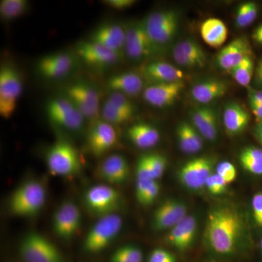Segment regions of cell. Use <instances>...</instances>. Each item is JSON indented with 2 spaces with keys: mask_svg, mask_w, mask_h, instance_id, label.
Segmentation results:
<instances>
[{
  "mask_svg": "<svg viewBox=\"0 0 262 262\" xmlns=\"http://www.w3.org/2000/svg\"><path fill=\"white\" fill-rule=\"evenodd\" d=\"M244 231V222L239 212L230 206L215 207L208 214L205 237L213 252L229 256L241 245Z\"/></svg>",
  "mask_w": 262,
  "mask_h": 262,
  "instance_id": "obj_1",
  "label": "cell"
},
{
  "mask_svg": "<svg viewBox=\"0 0 262 262\" xmlns=\"http://www.w3.org/2000/svg\"><path fill=\"white\" fill-rule=\"evenodd\" d=\"M47 191L44 184L38 180H29L19 186L10 199L12 214L20 217L37 215L46 204Z\"/></svg>",
  "mask_w": 262,
  "mask_h": 262,
  "instance_id": "obj_2",
  "label": "cell"
},
{
  "mask_svg": "<svg viewBox=\"0 0 262 262\" xmlns=\"http://www.w3.org/2000/svg\"><path fill=\"white\" fill-rule=\"evenodd\" d=\"M46 160L50 173L58 177H72L82 168L78 150L65 139L56 141L48 148Z\"/></svg>",
  "mask_w": 262,
  "mask_h": 262,
  "instance_id": "obj_3",
  "label": "cell"
},
{
  "mask_svg": "<svg viewBox=\"0 0 262 262\" xmlns=\"http://www.w3.org/2000/svg\"><path fill=\"white\" fill-rule=\"evenodd\" d=\"M179 21L180 15L173 9L153 12L144 19L148 35L160 50L173 40L178 30Z\"/></svg>",
  "mask_w": 262,
  "mask_h": 262,
  "instance_id": "obj_4",
  "label": "cell"
},
{
  "mask_svg": "<svg viewBox=\"0 0 262 262\" xmlns=\"http://www.w3.org/2000/svg\"><path fill=\"white\" fill-rule=\"evenodd\" d=\"M46 110L48 120L55 126L73 133L83 129L85 117L65 96L51 98Z\"/></svg>",
  "mask_w": 262,
  "mask_h": 262,
  "instance_id": "obj_5",
  "label": "cell"
},
{
  "mask_svg": "<svg viewBox=\"0 0 262 262\" xmlns=\"http://www.w3.org/2000/svg\"><path fill=\"white\" fill-rule=\"evenodd\" d=\"M23 91V80L14 66L4 64L0 70V115L5 120L13 116Z\"/></svg>",
  "mask_w": 262,
  "mask_h": 262,
  "instance_id": "obj_6",
  "label": "cell"
},
{
  "mask_svg": "<svg viewBox=\"0 0 262 262\" xmlns=\"http://www.w3.org/2000/svg\"><path fill=\"white\" fill-rule=\"evenodd\" d=\"M122 227V219L117 213L98 219L84 239V251L96 253L106 249L116 238Z\"/></svg>",
  "mask_w": 262,
  "mask_h": 262,
  "instance_id": "obj_7",
  "label": "cell"
},
{
  "mask_svg": "<svg viewBox=\"0 0 262 262\" xmlns=\"http://www.w3.org/2000/svg\"><path fill=\"white\" fill-rule=\"evenodd\" d=\"M84 205L90 213L98 219L117 213L122 204L121 194L107 184H98L88 189Z\"/></svg>",
  "mask_w": 262,
  "mask_h": 262,
  "instance_id": "obj_8",
  "label": "cell"
},
{
  "mask_svg": "<svg viewBox=\"0 0 262 262\" xmlns=\"http://www.w3.org/2000/svg\"><path fill=\"white\" fill-rule=\"evenodd\" d=\"M66 97L74 103L86 120H98L101 113L99 94L94 85L84 80H77L64 89Z\"/></svg>",
  "mask_w": 262,
  "mask_h": 262,
  "instance_id": "obj_9",
  "label": "cell"
},
{
  "mask_svg": "<svg viewBox=\"0 0 262 262\" xmlns=\"http://www.w3.org/2000/svg\"><path fill=\"white\" fill-rule=\"evenodd\" d=\"M125 53L133 61H140L158 53L159 48L153 43L144 27V20H136L125 25Z\"/></svg>",
  "mask_w": 262,
  "mask_h": 262,
  "instance_id": "obj_10",
  "label": "cell"
},
{
  "mask_svg": "<svg viewBox=\"0 0 262 262\" xmlns=\"http://www.w3.org/2000/svg\"><path fill=\"white\" fill-rule=\"evenodd\" d=\"M66 51L46 55L37 61L38 75L45 80H62L73 73L78 66V57Z\"/></svg>",
  "mask_w": 262,
  "mask_h": 262,
  "instance_id": "obj_11",
  "label": "cell"
},
{
  "mask_svg": "<svg viewBox=\"0 0 262 262\" xmlns=\"http://www.w3.org/2000/svg\"><path fill=\"white\" fill-rule=\"evenodd\" d=\"M20 253L25 262H63L61 253L42 234L32 232L22 239Z\"/></svg>",
  "mask_w": 262,
  "mask_h": 262,
  "instance_id": "obj_12",
  "label": "cell"
},
{
  "mask_svg": "<svg viewBox=\"0 0 262 262\" xmlns=\"http://www.w3.org/2000/svg\"><path fill=\"white\" fill-rule=\"evenodd\" d=\"M215 160L210 157H199L189 160L179 169L181 183L192 190L206 187L207 180L213 173Z\"/></svg>",
  "mask_w": 262,
  "mask_h": 262,
  "instance_id": "obj_13",
  "label": "cell"
},
{
  "mask_svg": "<svg viewBox=\"0 0 262 262\" xmlns=\"http://www.w3.org/2000/svg\"><path fill=\"white\" fill-rule=\"evenodd\" d=\"M116 129L114 125L98 119L92 122L87 136V145L91 154L96 158L106 154L117 144Z\"/></svg>",
  "mask_w": 262,
  "mask_h": 262,
  "instance_id": "obj_14",
  "label": "cell"
},
{
  "mask_svg": "<svg viewBox=\"0 0 262 262\" xmlns=\"http://www.w3.org/2000/svg\"><path fill=\"white\" fill-rule=\"evenodd\" d=\"M82 223V215L79 207L72 201H65L57 208L53 219L54 232L61 239L75 237Z\"/></svg>",
  "mask_w": 262,
  "mask_h": 262,
  "instance_id": "obj_15",
  "label": "cell"
},
{
  "mask_svg": "<svg viewBox=\"0 0 262 262\" xmlns=\"http://www.w3.org/2000/svg\"><path fill=\"white\" fill-rule=\"evenodd\" d=\"M75 51L76 55L84 63L101 70L116 64L121 58L115 52L91 40L77 43Z\"/></svg>",
  "mask_w": 262,
  "mask_h": 262,
  "instance_id": "obj_16",
  "label": "cell"
},
{
  "mask_svg": "<svg viewBox=\"0 0 262 262\" xmlns=\"http://www.w3.org/2000/svg\"><path fill=\"white\" fill-rule=\"evenodd\" d=\"M184 88V81L151 84L143 91V98L155 107H167L178 99Z\"/></svg>",
  "mask_w": 262,
  "mask_h": 262,
  "instance_id": "obj_17",
  "label": "cell"
},
{
  "mask_svg": "<svg viewBox=\"0 0 262 262\" xmlns=\"http://www.w3.org/2000/svg\"><path fill=\"white\" fill-rule=\"evenodd\" d=\"M252 56V48L247 38L239 37L220 50L215 61L219 68L229 72L246 58Z\"/></svg>",
  "mask_w": 262,
  "mask_h": 262,
  "instance_id": "obj_18",
  "label": "cell"
},
{
  "mask_svg": "<svg viewBox=\"0 0 262 262\" xmlns=\"http://www.w3.org/2000/svg\"><path fill=\"white\" fill-rule=\"evenodd\" d=\"M186 216H187V207L185 204L176 200H167L155 211L153 228L157 231L171 229Z\"/></svg>",
  "mask_w": 262,
  "mask_h": 262,
  "instance_id": "obj_19",
  "label": "cell"
},
{
  "mask_svg": "<svg viewBox=\"0 0 262 262\" xmlns=\"http://www.w3.org/2000/svg\"><path fill=\"white\" fill-rule=\"evenodd\" d=\"M125 26L107 23L98 27L91 34L90 40L101 45L122 56L125 53Z\"/></svg>",
  "mask_w": 262,
  "mask_h": 262,
  "instance_id": "obj_20",
  "label": "cell"
},
{
  "mask_svg": "<svg viewBox=\"0 0 262 262\" xmlns=\"http://www.w3.org/2000/svg\"><path fill=\"white\" fill-rule=\"evenodd\" d=\"M192 125L203 136L209 141L218 139V115L215 108L202 105L192 108L190 113Z\"/></svg>",
  "mask_w": 262,
  "mask_h": 262,
  "instance_id": "obj_21",
  "label": "cell"
},
{
  "mask_svg": "<svg viewBox=\"0 0 262 262\" xmlns=\"http://www.w3.org/2000/svg\"><path fill=\"white\" fill-rule=\"evenodd\" d=\"M99 174L108 184L120 185L128 179L130 167L125 157L113 154L103 160L99 167Z\"/></svg>",
  "mask_w": 262,
  "mask_h": 262,
  "instance_id": "obj_22",
  "label": "cell"
},
{
  "mask_svg": "<svg viewBox=\"0 0 262 262\" xmlns=\"http://www.w3.org/2000/svg\"><path fill=\"white\" fill-rule=\"evenodd\" d=\"M106 85L110 93H119L129 98L138 96L144 91L143 77L134 72L114 75L108 79Z\"/></svg>",
  "mask_w": 262,
  "mask_h": 262,
  "instance_id": "obj_23",
  "label": "cell"
},
{
  "mask_svg": "<svg viewBox=\"0 0 262 262\" xmlns=\"http://www.w3.org/2000/svg\"><path fill=\"white\" fill-rule=\"evenodd\" d=\"M144 77L151 84L184 81L183 71L175 66L162 61H154L146 63L143 70Z\"/></svg>",
  "mask_w": 262,
  "mask_h": 262,
  "instance_id": "obj_24",
  "label": "cell"
},
{
  "mask_svg": "<svg viewBox=\"0 0 262 262\" xmlns=\"http://www.w3.org/2000/svg\"><path fill=\"white\" fill-rule=\"evenodd\" d=\"M198 223L192 215H187L171 229L168 235L169 244L180 251H185L192 246Z\"/></svg>",
  "mask_w": 262,
  "mask_h": 262,
  "instance_id": "obj_25",
  "label": "cell"
},
{
  "mask_svg": "<svg viewBox=\"0 0 262 262\" xmlns=\"http://www.w3.org/2000/svg\"><path fill=\"white\" fill-rule=\"evenodd\" d=\"M228 90V84L225 81L210 79L194 84L191 90V96L200 104L207 105L223 97Z\"/></svg>",
  "mask_w": 262,
  "mask_h": 262,
  "instance_id": "obj_26",
  "label": "cell"
},
{
  "mask_svg": "<svg viewBox=\"0 0 262 262\" xmlns=\"http://www.w3.org/2000/svg\"><path fill=\"white\" fill-rule=\"evenodd\" d=\"M250 120V114L239 103H229L224 110V126L229 136H238L244 133Z\"/></svg>",
  "mask_w": 262,
  "mask_h": 262,
  "instance_id": "obj_27",
  "label": "cell"
},
{
  "mask_svg": "<svg viewBox=\"0 0 262 262\" xmlns=\"http://www.w3.org/2000/svg\"><path fill=\"white\" fill-rule=\"evenodd\" d=\"M127 134L133 144L141 149L154 147L160 139L159 130L146 122H139L131 125L127 129Z\"/></svg>",
  "mask_w": 262,
  "mask_h": 262,
  "instance_id": "obj_28",
  "label": "cell"
},
{
  "mask_svg": "<svg viewBox=\"0 0 262 262\" xmlns=\"http://www.w3.org/2000/svg\"><path fill=\"white\" fill-rule=\"evenodd\" d=\"M201 34L204 42L210 47L220 48L227 40L228 29L221 19L208 18L202 24Z\"/></svg>",
  "mask_w": 262,
  "mask_h": 262,
  "instance_id": "obj_29",
  "label": "cell"
},
{
  "mask_svg": "<svg viewBox=\"0 0 262 262\" xmlns=\"http://www.w3.org/2000/svg\"><path fill=\"white\" fill-rule=\"evenodd\" d=\"M181 150L186 154H195L203 147V138L192 124L182 122L177 129Z\"/></svg>",
  "mask_w": 262,
  "mask_h": 262,
  "instance_id": "obj_30",
  "label": "cell"
},
{
  "mask_svg": "<svg viewBox=\"0 0 262 262\" xmlns=\"http://www.w3.org/2000/svg\"><path fill=\"white\" fill-rule=\"evenodd\" d=\"M239 161L244 170L252 175L262 177V149L246 146L239 154Z\"/></svg>",
  "mask_w": 262,
  "mask_h": 262,
  "instance_id": "obj_31",
  "label": "cell"
},
{
  "mask_svg": "<svg viewBox=\"0 0 262 262\" xmlns=\"http://www.w3.org/2000/svg\"><path fill=\"white\" fill-rule=\"evenodd\" d=\"M160 191V184L156 180L136 179V199L142 206L152 204L159 195Z\"/></svg>",
  "mask_w": 262,
  "mask_h": 262,
  "instance_id": "obj_32",
  "label": "cell"
},
{
  "mask_svg": "<svg viewBox=\"0 0 262 262\" xmlns=\"http://www.w3.org/2000/svg\"><path fill=\"white\" fill-rule=\"evenodd\" d=\"M27 0H2L0 2V16L3 20H14L25 14L29 9Z\"/></svg>",
  "mask_w": 262,
  "mask_h": 262,
  "instance_id": "obj_33",
  "label": "cell"
},
{
  "mask_svg": "<svg viewBox=\"0 0 262 262\" xmlns=\"http://www.w3.org/2000/svg\"><path fill=\"white\" fill-rule=\"evenodd\" d=\"M258 13V5L254 2H247L239 5L234 18L236 27L239 29L248 27L255 21Z\"/></svg>",
  "mask_w": 262,
  "mask_h": 262,
  "instance_id": "obj_34",
  "label": "cell"
},
{
  "mask_svg": "<svg viewBox=\"0 0 262 262\" xmlns=\"http://www.w3.org/2000/svg\"><path fill=\"white\" fill-rule=\"evenodd\" d=\"M254 72V62L252 57H248L239 63L237 67L232 69L229 73L239 85L247 88L251 83Z\"/></svg>",
  "mask_w": 262,
  "mask_h": 262,
  "instance_id": "obj_35",
  "label": "cell"
},
{
  "mask_svg": "<svg viewBox=\"0 0 262 262\" xmlns=\"http://www.w3.org/2000/svg\"><path fill=\"white\" fill-rule=\"evenodd\" d=\"M143 258L140 248L127 245L117 248L112 255L110 262H143Z\"/></svg>",
  "mask_w": 262,
  "mask_h": 262,
  "instance_id": "obj_36",
  "label": "cell"
},
{
  "mask_svg": "<svg viewBox=\"0 0 262 262\" xmlns=\"http://www.w3.org/2000/svg\"><path fill=\"white\" fill-rule=\"evenodd\" d=\"M175 47L184 52L188 56L198 61L201 67H204L206 63V52L203 48L192 39H184L176 45Z\"/></svg>",
  "mask_w": 262,
  "mask_h": 262,
  "instance_id": "obj_37",
  "label": "cell"
},
{
  "mask_svg": "<svg viewBox=\"0 0 262 262\" xmlns=\"http://www.w3.org/2000/svg\"><path fill=\"white\" fill-rule=\"evenodd\" d=\"M101 119L104 121L108 122L111 125H118L130 121L132 117L122 113L117 108L114 107L107 101H105L103 107L101 108Z\"/></svg>",
  "mask_w": 262,
  "mask_h": 262,
  "instance_id": "obj_38",
  "label": "cell"
},
{
  "mask_svg": "<svg viewBox=\"0 0 262 262\" xmlns=\"http://www.w3.org/2000/svg\"><path fill=\"white\" fill-rule=\"evenodd\" d=\"M106 101L113 105L114 107L126 114L132 118L135 115L136 112L135 105L130 101V98L125 95L119 94V93H110Z\"/></svg>",
  "mask_w": 262,
  "mask_h": 262,
  "instance_id": "obj_39",
  "label": "cell"
},
{
  "mask_svg": "<svg viewBox=\"0 0 262 262\" xmlns=\"http://www.w3.org/2000/svg\"><path fill=\"white\" fill-rule=\"evenodd\" d=\"M146 158L151 177L154 180L157 181L165 173L167 167V159L163 155L158 153L146 155Z\"/></svg>",
  "mask_w": 262,
  "mask_h": 262,
  "instance_id": "obj_40",
  "label": "cell"
},
{
  "mask_svg": "<svg viewBox=\"0 0 262 262\" xmlns=\"http://www.w3.org/2000/svg\"><path fill=\"white\" fill-rule=\"evenodd\" d=\"M227 182L216 173H213L207 180L206 187L213 195H221L227 191Z\"/></svg>",
  "mask_w": 262,
  "mask_h": 262,
  "instance_id": "obj_41",
  "label": "cell"
},
{
  "mask_svg": "<svg viewBox=\"0 0 262 262\" xmlns=\"http://www.w3.org/2000/svg\"><path fill=\"white\" fill-rule=\"evenodd\" d=\"M215 173L222 177L227 184L233 182L237 177L235 166L229 161H222L219 163L215 168Z\"/></svg>",
  "mask_w": 262,
  "mask_h": 262,
  "instance_id": "obj_42",
  "label": "cell"
},
{
  "mask_svg": "<svg viewBox=\"0 0 262 262\" xmlns=\"http://www.w3.org/2000/svg\"><path fill=\"white\" fill-rule=\"evenodd\" d=\"M251 215L256 227L262 228V192H256L251 202Z\"/></svg>",
  "mask_w": 262,
  "mask_h": 262,
  "instance_id": "obj_43",
  "label": "cell"
},
{
  "mask_svg": "<svg viewBox=\"0 0 262 262\" xmlns=\"http://www.w3.org/2000/svg\"><path fill=\"white\" fill-rule=\"evenodd\" d=\"M173 58L174 61L180 67L187 69L203 68L201 65L195 60L179 50L177 47H174L173 50Z\"/></svg>",
  "mask_w": 262,
  "mask_h": 262,
  "instance_id": "obj_44",
  "label": "cell"
},
{
  "mask_svg": "<svg viewBox=\"0 0 262 262\" xmlns=\"http://www.w3.org/2000/svg\"><path fill=\"white\" fill-rule=\"evenodd\" d=\"M147 262H177V258L166 250L156 248L150 253Z\"/></svg>",
  "mask_w": 262,
  "mask_h": 262,
  "instance_id": "obj_45",
  "label": "cell"
},
{
  "mask_svg": "<svg viewBox=\"0 0 262 262\" xmlns=\"http://www.w3.org/2000/svg\"><path fill=\"white\" fill-rule=\"evenodd\" d=\"M102 3L115 10H125L136 3L135 0H104Z\"/></svg>",
  "mask_w": 262,
  "mask_h": 262,
  "instance_id": "obj_46",
  "label": "cell"
},
{
  "mask_svg": "<svg viewBox=\"0 0 262 262\" xmlns=\"http://www.w3.org/2000/svg\"><path fill=\"white\" fill-rule=\"evenodd\" d=\"M248 98L250 104L262 102V91L252 89H248Z\"/></svg>",
  "mask_w": 262,
  "mask_h": 262,
  "instance_id": "obj_47",
  "label": "cell"
},
{
  "mask_svg": "<svg viewBox=\"0 0 262 262\" xmlns=\"http://www.w3.org/2000/svg\"><path fill=\"white\" fill-rule=\"evenodd\" d=\"M254 80L256 87L262 89V58L258 61L255 70Z\"/></svg>",
  "mask_w": 262,
  "mask_h": 262,
  "instance_id": "obj_48",
  "label": "cell"
},
{
  "mask_svg": "<svg viewBox=\"0 0 262 262\" xmlns=\"http://www.w3.org/2000/svg\"><path fill=\"white\" fill-rule=\"evenodd\" d=\"M251 37L255 42L262 45V24L253 30Z\"/></svg>",
  "mask_w": 262,
  "mask_h": 262,
  "instance_id": "obj_49",
  "label": "cell"
},
{
  "mask_svg": "<svg viewBox=\"0 0 262 262\" xmlns=\"http://www.w3.org/2000/svg\"><path fill=\"white\" fill-rule=\"evenodd\" d=\"M253 134H254L256 139H257L258 142L262 146V121H258V123L256 124V127L253 129Z\"/></svg>",
  "mask_w": 262,
  "mask_h": 262,
  "instance_id": "obj_50",
  "label": "cell"
},
{
  "mask_svg": "<svg viewBox=\"0 0 262 262\" xmlns=\"http://www.w3.org/2000/svg\"><path fill=\"white\" fill-rule=\"evenodd\" d=\"M251 106V111L255 115V117L258 119L259 121H262V108L260 106H254V105H250Z\"/></svg>",
  "mask_w": 262,
  "mask_h": 262,
  "instance_id": "obj_51",
  "label": "cell"
},
{
  "mask_svg": "<svg viewBox=\"0 0 262 262\" xmlns=\"http://www.w3.org/2000/svg\"><path fill=\"white\" fill-rule=\"evenodd\" d=\"M259 250H260V255H261V258L262 260V234L261 238H260L259 241Z\"/></svg>",
  "mask_w": 262,
  "mask_h": 262,
  "instance_id": "obj_52",
  "label": "cell"
}]
</instances>
